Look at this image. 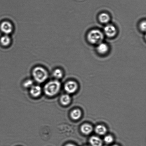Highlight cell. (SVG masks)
<instances>
[{
	"label": "cell",
	"mask_w": 146,
	"mask_h": 146,
	"mask_svg": "<svg viewBox=\"0 0 146 146\" xmlns=\"http://www.w3.org/2000/svg\"><path fill=\"white\" fill-rule=\"evenodd\" d=\"M61 87V83L58 80L50 81L44 87V93L48 96H54L59 92Z\"/></svg>",
	"instance_id": "obj_1"
},
{
	"label": "cell",
	"mask_w": 146,
	"mask_h": 146,
	"mask_svg": "<svg viewBox=\"0 0 146 146\" xmlns=\"http://www.w3.org/2000/svg\"><path fill=\"white\" fill-rule=\"evenodd\" d=\"M32 75L34 80L40 84L44 82L48 79V76L46 70L39 66L36 67L33 69Z\"/></svg>",
	"instance_id": "obj_2"
},
{
	"label": "cell",
	"mask_w": 146,
	"mask_h": 146,
	"mask_svg": "<svg viewBox=\"0 0 146 146\" xmlns=\"http://www.w3.org/2000/svg\"><path fill=\"white\" fill-rule=\"evenodd\" d=\"M104 34L101 31L97 29L92 30L87 35V39L90 43L93 44H98L102 42L104 39Z\"/></svg>",
	"instance_id": "obj_3"
},
{
	"label": "cell",
	"mask_w": 146,
	"mask_h": 146,
	"mask_svg": "<svg viewBox=\"0 0 146 146\" xmlns=\"http://www.w3.org/2000/svg\"><path fill=\"white\" fill-rule=\"evenodd\" d=\"M0 30L4 35H9L13 31V26L9 21H4L0 25Z\"/></svg>",
	"instance_id": "obj_4"
},
{
	"label": "cell",
	"mask_w": 146,
	"mask_h": 146,
	"mask_svg": "<svg viewBox=\"0 0 146 146\" xmlns=\"http://www.w3.org/2000/svg\"><path fill=\"white\" fill-rule=\"evenodd\" d=\"M104 33L109 38H113L117 34V30L115 27L112 24H108L104 27Z\"/></svg>",
	"instance_id": "obj_5"
},
{
	"label": "cell",
	"mask_w": 146,
	"mask_h": 146,
	"mask_svg": "<svg viewBox=\"0 0 146 146\" xmlns=\"http://www.w3.org/2000/svg\"><path fill=\"white\" fill-rule=\"evenodd\" d=\"M64 88L65 91L68 94H73L76 91L77 85L76 83L74 81H68L65 84Z\"/></svg>",
	"instance_id": "obj_6"
},
{
	"label": "cell",
	"mask_w": 146,
	"mask_h": 146,
	"mask_svg": "<svg viewBox=\"0 0 146 146\" xmlns=\"http://www.w3.org/2000/svg\"><path fill=\"white\" fill-rule=\"evenodd\" d=\"M109 48L108 45L105 43L102 42L98 44L97 48V52L101 55H104L108 52Z\"/></svg>",
	"instance_id": "obj_7"
},
{
	"label": "cell",
	"mask_w": 146,
	"mask_h": 146,
	"mask_svg": "<svg viewBox=\"0 0 146 146\" xmlns=\"http://www.w3.org/2000/svg\"><path fill=\"white\" fill-rule=\"evenodd\" d=\"M42 92L41 87L38 85H33L30 89V93L34 97H38L41 95Z\"/></svg>",
	"instance_id": "obj_8"
},
{
	"label": "cell",
	"mask_w": 146,
	"mask_h": 146,
	"mask_svg": "<svg viewBox=\"0 0 146 146\" xmlns=\"http://www.w3.org/2000/svg\"><path fill=\"white\" fill-rule=\"evenodd\" d=\"M0 43L3 46H8L11 44V38L9 35H4L0 38Z\"/></svg>",
	"instance_id": "obj_9"
},
{
	"label": "cell",
	"mask_w": 146,
	"mask_h": 146,
	"mask_svg": "<svg viewBox=\"0 0 146 146\" xmlns=\"http://www.w3.org/2000/svg\"><path fill=\"white\" fill-rule=\"evenodd\" d=\"M100 22L103 24H107L110 21V17L109 14L105 13H102L99 16Z\"/></svg>",
	"instance_id": "obj_10"
},
{
	"label": "cell",
	"mask_w": 146,
	"mask_h": 146,
	"mask_svg": "<svg viewBox=\"0 0 146 146\" xmlns=\"http://www.w3.org/2000/svg\"><path fill=\"white\" fill-rule=\"evenodd\" d=\"M90 144L92 146H101L102 144V141L101 139L96 136H93L90 139Z\"/></svg>",
	"instance_id": "obj_11"
},
{
	"label": "cell",
	"mask_w": 146,
	"mask_h": 146,
	"mask_svg": "<svg viewBox=\"0 0 146 146\" xmlns=\"http://www.w3.org/2000/svg\"><path fill=\"white\" fill-rule=\"evenodd\" d=\"M92 127L88 124H84L81 127V132L86 135L91 133L92 131Z\"/></svg>",
	"instance_id": "obj_12"
},
{
	"label": "cell",
	"mask_w": 146,
	"mask_h": 146,
	"mask_svg": "<svg viewBox=\"0 0 146 146\" xmlns=\"http://www.w3.org/2000/svg\"><path fill=\"white\" fill-rule=\"evenodd\" d=\"M71 101V97L68 94H64L61 96L60 98L61 104L64 106L68 105L70 103Z\"/></svg>",
	"instance_id": "obj_13"
},
{
	"label": "cell",
	"mask_w": 146,
	"mask_h": 146,
	"mask_svg": "<svg viewBox=\"0 0 146 146\" xmlns=\"http://www.w3.org/2000/svg\"><path fill=\"white\" fill-rule=\"evenodd\" d=\"M81 115V111L79 110L76 109L73 110L71 113V117L73 119L78 120Z\"/></svg>",
	"instance_id": "obj_14"
},
{
	"label": "cell",
	"mask_w": 146,
	"mask_h": 146,
	"mask_svg": "<svg viewBox=\"0 0 146 146\" xmlns=\"http://www.w3.org/2000/svg\"><path fill=\"white\" fill-rule=\"evenodd\" d=\"M95 131L99 135H103L106 133L107 129L104 126L98 125L96 127Z\"/></svg>",
	"instance_id": "obj_15"
},
{
	"label": "cell",
	"mask_w": 146,
	"mask_h": 146,
	"mask_svg": "<svg viewBox=\"0 0 146 146\" xmlns=\"http://www.w3.org/2000/svg\"><path fill=\"white\" fill-rule=\"evenodd\" d=\"M53 76L54 78L56 79H60L62 78L63 76V72L62 70L60 68H56L53 71Z\"/></svg>",
	"instance_id": "obj_16"
},
{
	"label": "cell",
	"mask_w": 146,
	"mask_h": 146,
	"mask_svg": "<svg viewBox=\"0 0 146 146\" xmlns=\"http://www.w3.org/2000/svg\"><path fill=\"white\" fill-rule=\"evenodd\" d=\"M33 83V81L32 80H27L24 81L23 83V86L26 88H31L34 85Z\"/></svg>",
	"instance_id": "obj_17"
},
{
	"label": "cell",
	"mask_w": 146,
	"mask_h": 146,
	"mask_svg": "<svg viewBox=\"0 0 146 146\" xmlns=\"http://www.w3.org/2000/svg\"><path fill=\"white\" fill-rule=\"evenodd\" d=\"M113 141V137L111 135H107L104 138V141L106 143L110 144Z\"/></svg>",
	"instance_id": "obj_18"
},
{
	"label": "cell",
	"mask_w": 146,
	"mask_h": 146,
	"mask_svg": "<svg viewBox=\"0 0 146 146\" xmlns=\"http://www.w3.org/2000/svg\"><path fill=\"white\" fill-rule=\"evenodd\" d=\"M146 23L145 21H142L139 25V28L141 31H146Z\"/></svg>",
	"instance_id": "obj_19"
},
{
	"label": "cell",
	"mask_w": 146,
	"mask_h": 146,
	"mask_svg": "<svg viewBox=\"0 0 146 146\" xmlns=\"http://www.w3.org/2000/svg\"><path fill=\"white\" fill-rule=\"evenodd\" d=\"M65 146H75L74 145H73V144H67V145H66Z\"/></svg>",
	"instance_id": "obj_20"
},
{
	"label": "cell",
	"mask_w": 146,
	"mask_h": 146,
	"mask_svg": "<svg viewBox=\"0 0 146 146\" xmlns=\"http://www.w3.org/2000/svg\"><path fill=\"white\" fill-rule=\"evenodd\" d=\"M113 146H118L117 145H113Z\"/></svg>",
	"instance_id": "obj_21"
}]
</instances>
